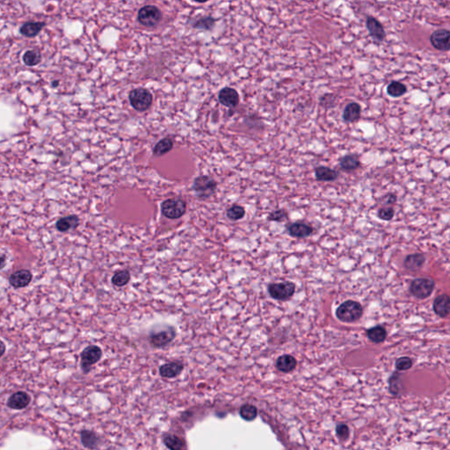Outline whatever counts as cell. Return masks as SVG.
Wrapping results in <instances>:
<instances>
[{"mask_svg":"<svg viewBox=\"0 0 450 450\" xmlns=\"http://www.w3.org/2000/svg\"><path fill=\"white\" fill-rule=\"evenodd\" d=\"M295 286L293 282L283 281L279 283H272L268 286V292L272 298L284 301L290 298L294 293Z\"/></svg>","mask_w":450,"mask_h":450,"instance_id":"ba28073f","label":"cell"},{"mask_svg":"<svg viewBox=\"0 0 450 450\" xmlns=\"http://www.w3.org/2000/svg\"><path fill=\"white\" fill-rule=\"evenodd\" d=\"M218 99L221 104L230 108H233L239 105V92L233 88L225 87L222 89L218 94Z\"/></svg>","mask_w":450,"mask_h":450,"instance_id":"5bb4252c","label":"cell"},{"mask_svg":"<svg viewBox=\"0 0 450 450\" xmlns=\"http://www.w3.org/2000/svg\"><path fill=\"white\" fill-rule=\"evenodd\" d=\"M227 217L231 221H238L242 219L245 215L244 208L239 205H233L226 212Z\"/></svg>","mask_w":450,"mask_h":450,"instance_id":"836d02e7","label":"cell"},{"mask_svg":"<svg viewBox=\"0 0 450 450\" xmlns=\"http://www.w3.org/2000/svg\"><path fill=\"white\" fill-rule=\"evenodd\" d=\"M162 12L155 5H144L138 11V19L142 26L153 28L157 26L162 19Z\"/></svg>","mask_w":450,"mask_h":450,"instance_id":"8992f818","label":"cell"},{"mask_svg":"<svg viewBox=\"0 0 450 450\" xmlns=\"http://www.w3.org/2000/svg\"><path fill=\"white\" fill-rule=\"evenodd\" d=\"M5 266V257L1 256L0 257V269H2Z\"/></svg>","mask_w":450,"mask_h":450,"instance_id":"b9f144b4","label":"cell"},{"mask_svg":"<svg viewBox=\"0 0 450 450\" xmlns=\"http://www.w3.org/2000/svg\"><path fill=\"white\" fill-rule=\"evenodd\" d=\"M395 210L391 207L381 208L377 211V216L382 221H391L394 217Z\"/></svg>","mask_w":450,"mask_h":450,"instance_id":"e575fe53","label":"cell"},{"mask_svg":"<svg viewBox=\"0 0 450 450\" xmlns=\"http://www.w3.org/2000/svg\"><path fill=\"white\" fill-rule=\"evenodd\" d=\"M58 84H59V82L55 80V81L52 83V87H58Z\"/></svg>","mask_w":450,"mask_h":450,"instance_id":"7bdbcfd3","label":"cell"},{"mask_svg":"<svg viewBox=\"0 0 450 450\" xmlns=\"http://www.w3.org/2000/svg\"><path fill=\"white\" fill-rule=\"evenodd\" d=\"M407 92L406 86L398 81H392L387 87V93L392 98H399Z\"/></svg>","mask_w":450,"mask_h":450,"instance_id":"4dcf8cb0","label":"cell"},{"mask_svg":"<svg viewBox=\"0 0 450 450\" xmlns=\"http://www.w3.org/2000/svg\"><path fill=\"white\" fill-rule=\"evenodd\" d=\"M111 280L113 285L117 288L124 287L130 280V274L128 270H120L115 273Z\"/></svg>","mask_w":450,"mask_h":450,"instance_id":"d6a6232c","label":"cell"},{"mask_svg":"<svg viewBox=\"0 0 450 450\" xmlns=\"http://www.w3.org/2000/svg\"><path fill=\"white\" fill-rule=\"evenodd\" d=\"M33 276L31 272L28 270H18L12 274L9 277L10 284L15 289L24 288L28 286L32 280Z\"/></svg>","mask_w":450,"mask_h":450,"instance_id":"2e32d148","label":"cell"},{"mask_svg":"<svg viewBox=\"0 0 450 450\" xmlns=\"http://www.w3.org/2000/svg\"><path fill=\"white\" fill-rule=\"evenodd\" d=\"M187 211V204L182 199H167L161 204V212L169 219H178Z\"/></svg>","mask_w":450,"mask_h":450,"instance_id":"5b68a950","label":"cell"},{"mask_svg":"<svg viewBox=\"0 0 450 450\" xmlns=\"http://www.w3.org/2000/svg\"><path fill=\"white\" fill-rule=\"evenodd\" d=\"M22 60L24 65H27L28 67H34L42 62V55L38 51H28L25 52L22 56Z\"/></svg>","mask_w":450,"mask_h":450,"instance_id":"f546056e","label":"cell"},{"mask_svg":"<svg viewBox=\"0 0 450 450\" xmlns=\"http://www.w3.org/2000/svg\"><path fill=\"white\" fill-rule=\"evenodd\" d=\"M396 367L400 371L408 370L413 366V361L409 357H401L396 361Z\"/></svg>","mask_w":450,"mask_h":450,"instance_id":"d590c367","label":"cell"},{"mask_svg":"<svg viewBox=\"0 0 450 450\" xmlns=\"http://www.w3.org/2000/svg\"><path fill=\"white\" fill-rule=\"evenodd\" d=\"M176 337V330L173 326H166L156 330H152L149 334V342L156 348L164 347L170 344Z\"/></svg>","mask_w":450,"mask_h":450,"instance_id":"7a4b0ae2","label":"cell"},{"mask_svg":"<svg viewBox=\"0 0 450 450\" xmlns=\"http://www.w3.org/2000/svg\"><path fill=\"white\" fill-rule=\"evenodd\" d=\"M296 367V360L289 354L281 355L276 361V367L280 372L289 373L293 371Z\"/></svg>","mask_w":450,"mask_h":450,"instance_id":"7402d4cb","label":"cell"},{"mask_svg":"<svg viewBox=\"0 0 450 450\" xmlns=\"http://www.w3.org/2000/svg\"><path fill=\"white\" fill-rule=\"evenodd\" d=\"M426 261V258L422 253H414L406 256L404 260V267L408 270L415 271L422 267Z\"/></svg>","mask_w":450,"mask_h":450,"instance_id":"603a6c76","label":"cell"},{"mask_svg":"<svg viewBox=\"0 0 450 450\" xmlns=\"http://www.w3.org/2000/svg\"><path fill=\"white\" fill-rule=\"evenodd\" d=\"M433 310L439 317H446L450 314V300L448 294H441L434 300Z\"/></svg>","mask_w":450,"mask_h":450,"instance_id":"d6986e66","label":"cell"},{"mask_svg":"<svg viewBox=\"0 0 450 450\" xmlns=\"http://www.w3.org/2000/svg\"><path fill=\"white\" fill-rule=\"evenodd\" d=\"M450 32L448 29H438L430 35V42L437 51H450Z\"/></svg>","mask_w":450,"mask_h":450,"instance_id":"30bf717a","label":"cell"},{"mask_svg":"<svg viewBox=\"0 0 450 450\" xmlns=\"http://www.w3.org/2000/svg\"><path fill=\"white\" fill-rule=\"evenodd\" d=\"M184 370V364L179 361L170 362L161 365L159 367V375L163 378L172 379L179 377Z\"/></svg>","mask_w":450,"mask_h":450,"instance_id":"8fae6325","label":"cell"},{"mask_svg":"<svg viewBox=\"0 0 450 450\" xmlns=\"http://www.w3.org/2000/svg\"><path fill=\"white\" fill-rule=\"evenodd\" d=\"M216 19L211 16H205L195 19L193 22V27L196 29L210 31L216 25Z\"/></svg>","mask_w":450,"mask_h":450,"instance_id":"83f0119b","label":"cell"},{"mask_svg":"<svg viewBox=\"0 0 450 450\" xmlns=\"http://www.w3.org/2000/svg\"><path fill=\"white\" fill-rule=\"evenodd\" d=\"M5 352V345L3 341L0 340V357H2Z\"/></svg>","mask_w":450,"mask_h":450,"instance_id":"60d3db41","label":"cell"},{"mask_svg":"<svg viewBox=\"0 0 450 450\" xmlns=\"http://www.w3.org/2000/svg\"><path fill=\"white\" fill-rule=\"evenodd\" d=\"M78 217L77 216H69L63 217L56 222V229L61 232H66L71 229L77 228L78 225Z\"/></svg>","mask_w":450,"mask_h":450,"instance_id":"d4e9b609","label":"cell"},{"mask_svg":"<svg viewBox=\"0 0 450 450\" xmlns=\"http://www.w3.org/2000/svg\"><path fill=\"white\" fill-rule=\"evenodd\" d=\"M336 433L339 438L342 440H346L349 436V428L346 425L341 423L336 427Z\"/></svg>","mask_w":450,"mask_h":450,"instance_id":"74e56055","label":"cell"},{"mask_svg":"<svg viewBox=\"0 0 450 450\" xmlns=\"http://www.w3.org/2000/svg\"><path fill=\"white\" fill-rule=\"evenodd\" d=\"M385 199V202L387 204H393L397 202V195L394 193H389L386 195Z\"/></svg>","mask_w":450,"mask_h":450,"instance_id":"ab89813d","label":"cell"},{"mask_svg":"<svg viewBox=\"0 0 450 450\" xmlns=\"http://www.w3.org/2000/svg\"><path fill=\"white\" fill-rule=\"evenodd\" d=\"M129 102L136 110L144 112L148 110L152 104V94L144 88H137L129 92Z\"/></svg>","mask_w":450,"mask_h":450,"instance_id":"277c9868","label":"cell"},{"mask_svg":"<svg viewBox=\"0 0 450 450\" xmlns=\"http://www.w3.org/2000/svg\"><path fill=\"white\" fill-rule=\"evenodd\" d=\"M399 381V375L393 374V376L390 379V390L393 395H397L399 392L400 387L397 385V382Z\"/></svg>","mask_w":450,"mask_h":450,"instance_id":"f35d334b","label":"cell"},{"mask_svg":"<svg viewBox=\"0 0 450 450\" xmlns=\"http://www.w3.org/2000/svg\"><path fill=\"white\" fill-rule=\"evenodd\" d=\"M366 27L370 36L377 42H382L386 37V33L382 25L377 18L372 16H367L366 19Z\"/></svg>","mask_w":450,"mask_h":450,"instance_id":"4fadbf2b","label":"cell"},{"mask_svg":"<svg viewBox=\"0 0 450 450\" xmlns=\"http://www.w3.org/2000/svg\"><path fill=\"white\" fill-rule=\"evenodd\" d=\"M45 26V22H26L19 28V33L23 36L34 38L42 32Z\"/></svg>","mask_w":450,"mask_h":450,"instance_id":"ffe728a7","label":"cell"},{"mask_svg":"<svg viewBox=\"0 0 450 450\" xmlns=\"http://www.w3.org/2000/svg\"><path fill=\"white\" fill-rule=\"evenodd\" d=\"M80 439L82 445L86 449L89 450H96L100 448L101 445V437L97 434L96 433L90 430H83L80 433Z\"/></svg>","mask_w":450,"mask_h":450,"instance_id":"e0dca14e","label":"cell"},{"mask_svg":"<svg viewBox=\"0 0 450 450\" xmlns=\"http://www.w3.org/2000/svg\"><path fill=\"white\" fill-rule=\"evenodd\" d=\"M362 107L356 102H351L345 106L342 113V118L346 122H355L361 117Z\"/></svg>","mask_w":450,"mask_h":450,"instance_id":"ac0fdd59","label":"cell"},{"mask_svg":"<svg viewBox=\"0 0 450 450\" xmlns=\"http://www.w3.org/2000/svg\"><path fill=\"white\" fill-rule=\"evenodd\" d=\"M216 186L217 184L215 179L209 176L202 175L194 179L193 189L199 199L206 200L216 193Z\"/></svg>","mask_w":450,"mask_h":450,"instance_id":"3957f363","label":"cell"},{"mask_svg":"<svg viewBox=\"0 0 450 450\" xmlns=\"http://www.w3.org/2000/svg\"><path fill=\"white\" fill-rule=\"evenodd\" d=\"M367 338L374 343H381L385 340L387 337V331L383 326H374L372 328L368 329L367 331Z\"/></svg>","mask_w":450,"mask_h":450,"instance_id":"484cf974","label":"cell"},{"mask_svg":"<svg viewBox=\"0 0 450 450\" xmlns=\"http://www.w3.org/2000/svg\"><path fill=\"white\" fill-rule=\"evenodd\" d=\"M286 218H288V213L285 209H277L271 212L267 216V220L271 222H281Z\"/></svg>","mask_w":450,"mask_h":450,"instance_id":"8d00e7d4","label":"cell"},{"mask_svg":"<svg viewBox=\"0 0 450 450\" xmlns=\"http://www.w3.org/2000/svg\"><path fill=\"white\" fill-rule=\"evenodd\" d=\"M81 368L84 372H90L92 365L96 364L102 357V350L100 346L95 345H91L86 347L81 353Z\"/></svg>","mask_w":450,"mask_h":450,"instance_id":"52a82bcc","label":"cell"},{"mask_svg":"<svg viewBox=\"0 0 450 450\" xmlns=\"http://www.w3.org/2000/svg\"><path fill=\"white\" fill-rule=\"evenodd\" d=\"M31 398L25 391H18L11 396L7 401V406L14 410H22L28 406Z\"/></svg>","mask_w":450,"mask_h":450,"instance_id":"9a60e30c","label":"cell"},{"mask_svg":"<svg viewBox=\"0 0 450 450\" xmlns=\"http://www.w3.org/2000/svg\"><path fill=\"white\" fill-rule=\"evenodd\" d=\"M163 443L169 450H180L185 448V441L182 439L169 433L163 436Z\"/></svg>","mask_w":450,"mask_h":450,"instance_id":"4316f807","label":"cell"},{"mask_svg":"<svg viewBox=\"0 0 450 450\" xmlns=\"http://www.w3.org/2000/svg\"><path fill=\"white\" fill-rule=\"evenodd\" d=\"M434 289V282L427 278H418L413 280L411 284V292L418 299L427 298L432 294Z\"/></svg>","mask_w":450,"mask_h":450,"instance_id":"9c48e42d","label":"cell"},{"mask_svg":"<svg viewBox=\"0 0 450 450\" xmlns=\"http://www.w3.org/2000/svg\"><path fill=\"white\" fill-rule=\"evenodd\" d=\"M339 173L326 166H318L315 169V178L317 181L331 182L338 179Z\"/></svg>","mask_w":450,"mask_h":450,"instance_id":"44dd1931","label":"cell"},{"mask_svg":"<svg viewBox=\"0 0 450 450\" xmlns=\"http://www.w3.org/2000/svg\"><path fill=\"white\" fill-rule=\"evenodd\" d=\"M194 2H197V3H206L208 0H193Z\"/></svg>","mask_w":450,"mask_h":450,"instance_id":"ee69618b","label":"cell"},{"mask_svg":"<svg viewBox=\"0 0 450 450\" xmlns=\"http://www.w3.org/2000/svg\"><path fill=\"white\" fill-rule=\"evenodd\" d=\"M239 415L245 421H253L257 418L258 410L253 404H243L240 407Z\"/></svg>","mask_w":450,"mask_h":450,"instance_id":"1f68e13d","label":"cell"},{"mask_svg":"<svg viewBox=\"0 0 450 450\" xmlns=\"http://www.w3.org/2000/svg\"><path fill=\"white\" fill-rule=\"evenodd\" d=\"M340 166L342 170L346 171V172H352V171L358 169L361 166V161L359 157L353 154L346 155L343 156L340 159Z\"/></svg>","mask_w":450,"mask_h":450,"instance_id":"cb8c5ba5","label":"cell"},{"mask_svg":"<svg viewBox=\"0 0 450 450\" xmlns=\"http://www.w3.org/2000/svg\"><path fill=\"white\" fill-rule=\"evenodd\" d=\"M173 148V142L170 138H164L156 143L153 149V153L155 156H161L170 152Z\"/></svg>","mask_w":450,"mask_h":450,"instance_id":"f1b7e54d","label":"cell"},{"mask_svg":"<svg viewBox=\"0 0 450 450\" xmlns=\"http://www.w3.org/2000/svg\"><path fill=\"white\" fill-rule=\"evenodd\" d=\"M363 309L361 303L352 300L346 301L340 304L336 311V316L340 321L344 323H353L357 321L363 316Z\"/></svg>","mask_w":450,"mask_h":450,"instance_id":"6da1fadb","label":"cell"},{"mask_svg":"<svg viewBox=\"0 0 450 450\" xmlns=\"http://www.w3.org/2000/svg\"><path fill=\"white\" fill-rule=\"evenodd\" d=\"M289 234L296 239H306L314 232L312 225L304 223H293L287 226Z\"/></svg>","mask_w":450,"mask_h":450,"instance_id":"7c38bea8","label":"cell"}]
</instances>
